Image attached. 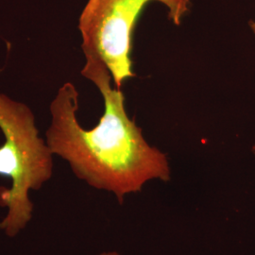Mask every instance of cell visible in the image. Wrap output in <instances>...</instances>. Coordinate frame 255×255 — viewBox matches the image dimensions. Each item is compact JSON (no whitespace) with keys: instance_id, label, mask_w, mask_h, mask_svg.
I'll use <instances>...</instances> for the list:
<instances>
[{"instance_id":"obj_1","label":"cell","mask_w":255,"mask_h":255,"mask_svg":"<svg viewBox=\"0 0 255 255\" xmlns=\"http://www.w3.org/2000/svg\"><path fill=\"white\" fill-rule=\"evenodd\" d=\"M83 54L86 63L82 75L101 91L104 114L94 128H83L77 119L78 90L73 83H64L50 104L46 144L70 164L80 180L115 194L122 204L128 194L141 191L149 181L168 182L170 166L166 154L150 146L135 120L128 117L125 96L112 87L106 64L94 53Z\"/></svg>"},{"instance_id":"obj_2","label":"cell","mask_w":255,"mask_h":255,"mask_svg":"<svg viewBox=\"0 0 255 255\" xmlns=\"http://www.w3.org/2000/svg\"><path fill=\"white\" fill-rule=\"evenodd\" d=\"M0 128L5 143L0 146V175L11 180L9 188L0 187V206L7 208L0 230L15 237L33 215L29 192L39 190L53 174V153L35 126L26 104L0 93Z\"/></svg>"},{"instance_id":"obj_3","label":"cell","mask_w":255,"mask_h":255,"mask_svg":"<svg viewBox=\"0 0 255 255\" xmlns=\"http://www.w3.org/2000/svg\"><path fill=\"white\" fill-rule=\"evenodd\" d=\"M153 1L167 9V18L182 24L192 0H88L79 19L83 52L99 56L106 64L118 89L135 77L131 51L133 33L141 13Z\"/></svg>"},{"instance_id":"obj_4","label":"cell","mask_w":255,"mask_h":255,"mask_svg":"<svg viewBox=\"0 0 255 255\" xmlns=\"http://www.w3.org/2000/svg\"><path fill=\"white\" fill-rule=\"evenodd\" d=\"M249 25H250L251 29L253 30V32L255 33V21H250V22H249Z\"/></svg>"},{"instance_id":"obj_5","label":"cell","mask_w":255,"mask_h":255,"mask_svg":"<svg viewBox=\"0 0 255 255\" xmlns=\"http://www.w3.org/2000/svg\"><path fill=\"white\" fill-rule=\"evenodd\" d=\"M98 255H120L119 253L117 252H106V253H102Z\"/></svg>"},{"instance_id":"obj_6","label":"cell","mask_w":255,"mask_h":255,"mask_svg":"<svg viewBox=\"0 0 255 255\" xmlns=\"http://www.w3.org/2000/svg\"><path fill=\"white\" fill-rule=\"evenodd\" d=\"M252 151H253V153L255 155V145L253 146V148H252Z\"/></svg>"}]
</instances>
